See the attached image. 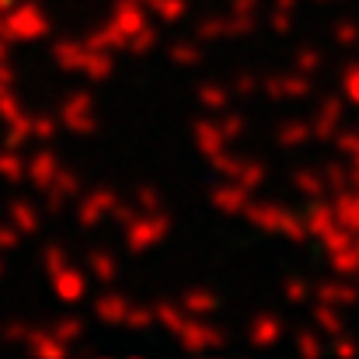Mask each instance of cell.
I'll return each instance as SVG.
<instances>
[{
  "instance_id": "7",
  "label": "cell",
  "mask_w": 359,
  "mask_h": 359,
  "mask_svg": "<svg viewBox=\"0 0 359 359\" xmlns=\"http://www.w3.org/2000/svg\"><path fill=\"white\" fill-rule=\"evenodd\" d=\"M14 213L21 217L18 224H21V231H35V213L32 210H21V206H14Z\"/></svg>"
},
{
  "instance_id": "10",
  "label": "cell",
  "mask_w": 359,
  "mask_h": 359,
  "mask_svg": "<svg viewBox=\"0 0 359 359\" xmlns=\"http://www.w3.org/2000/svg\"><path fill=\"white\" fill-rule=\"evenodd\" d=\"M95 269H98V272H102V279H109V276H112V272H116V265H109V258H102V255H98V258H95Z\"/></svg>"
},
{
  "instance_id": "2",
  "label": "cell",
  "mask_w": 359,
  "mask_h": 359,
  "mask_svg": "<svg viewBox=\"0 0 359 359\" xmlns=\"http://www.w3.org/2000/svg\"><path fill=\"white\" fill-rule=\"evenodd\" d=\"M53 283H56V290H60V297H63V300H77V297L84 293V283H81V276H77V272H60Z\"/></svg>"
},
{
  "instance_id": "12",
  "label": "cell",
  "mask_w": 359,
  "mask_h": 359,
  "mask_svg": "<svg viewBox=\"0 0 359 359\" xmlns=\"http://www.w3.org/2000/svg\"><path fill=\"white\" fill-rule=\"evenodd\" d=\"M349 91L359 98V74H349Z\"/></svg>"
},
{
  "instance_id": "3",
  "label": "cell",
  "mask_w": 359,
  "mask_h": 359,
  "mask_svg": "<svg viewBox=\"0 0 359 359\" xmlns=\"http://www.w3.org/2000/svg\"><path fill=\"white\" fill-rule=\"evenodd\" d=\"M276 332H279V325H276L272 318H262V321L255 325V342H272Z\"/></svg>"
},
{
  "instance_id": "9",
  "label": "cell",
  "mask_w": 359,
  "mask_h": 359,
  "mask_svg": "<svg viewBox=\"0 0 359 359\" xmlns=\"http://www.w3.org/2000/svg\"><path fill=\"white\" fill-rule=\"evenodd\" d=\"M238 199H241L238 189H227V196H217V203H220V206H227V210H238Z\"/></svg>"
},
{
  "instance_id": "1",
  "label": "cell",
  "mask_w": 359,
  "mask_h": 359,
  "mask_svg": "<svg viewBox=\"0 0 359 359\" xmlns=\"http://www.w3.org/2000/svg\"><path fill=\"white\" fill-rule=\"evenodd\" d=\"M0 28H4L7 39H35V35L46 32V18H42L35 7H21V11L11 14Z\"/></svg>"
},
{
  "instance_id": "8",
  "label": "cell",
  "mask_w": 359,
  "mask_h": 359,
  "mask_svg": "<svg viewBox=\"0 0 359 359\" xmlns=\"http://www.w3.org/2000/svg\"><path fill=\"white\" fill-rule=\"evenodd\" d=\"M157 7H161V14H168V18H178V14H182V0H157Z\"/></svg>"
},
{
  "instance_id": "11",
  "label": "cell",
  "mask_w": 359,
  "mask_h": 359,
  "mask_svg": "<svg viewBox=\"0 0 359 359\" xmlns=\"http://www.w3.org/2000/svg\"><path fill=\"white\" fill-rule=\"evenodd\" d=\"M18 161H11V157H0V171L4 175H11V178H18V168H14Z\"/></svg>"
},
{
  "instance_id": "4",
  "label": "cell",
  "mask_w": 359,
  "mask_h": 359,
  "mask_svg": "<svg viewBox=\"0 0 359 359\" xmlns=\"http://www.w3.org/2000/svg\"><path fill=\"white\" fill-rule=\"evenodd\" d=\"M199 136H203V140H199V143H203V150H206V154H213V150H217V143H220V133H217L213 126H199Z\"/></svg>"
},
{
  "instance_id": "6",
  "label": "cell",
  "mask_w": 359,
  "mask_h": 359,
  "mask_svg": "<svg viewBox=\"0 0 359 359\" xmlns=\"http://www.w3.org/2000/svg\"><path fill=\"white\" fill-rule=\"evenodd\" d=\"M210 307H213V300L203 297V293H199V297H189V304H185V311H192V314H196V311H210Z\"/></svg>"
},
{
  "instance_id": "5",
  "label": "cell",
  "mask_w": 359,
  "mask_h": 359,
  "mask_svg": "<svg viewBox=\"0 0 359 359\" xmlns=\"http://www.w3.org/2000/svg\"><path fill=\"white\" fill-rule=\"evenodd\" d=\"M98 311H102V318H122V311H126V307H122V300H102V307H98Z\"/></svg>"
},
{
  "instance_id": "13",
  "label": "cell",
  "mask_w": 359,
  "mask_h": 359,
  "mask_svg": "<svg viewBox=\"0 0 359 359\" xmlns=\"http://www.w3.org/2000/svg\"><path fill=\"white\" fill-rule=\"evenodd\" d=\"M7 4H11V0H0V7H7Z\"/></svg>"
}]
</instances>
